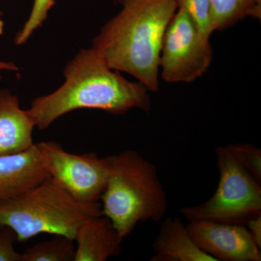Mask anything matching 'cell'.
Wrapping results in <instances>:
<instances>
[{"label": "cell", "mask_w": 261, "mask_h": 261, "mask_svg": "<svg viewBox=\"0 0 261 261\" xmlns=\"http://www.w3.org/2000/svg\"><path fill=\"white\" fill-rule=\"evenodd\" d=\"M63 73L64 83L53 93L34 99L27 110L38 129H47L75 110H101L115 115L136 108L150 111V97L145 86L129 82L110 68L93 48L82 49Z\"/></svg>", "instance_id": "cell-1"}, {"label": "cell", "mask_w": 261, "mask_h": 261, "mask_svg": "<svg viewBox=\"0 0 261 261\" xmlns=\"http://www.w3.org/2000/svg\"><path fill=\"white\" fill-rule=\"evenodd\" d=\"M94 38L108 66L133 75L149 92L159 89L163 37L177 10L175 0H127Z\"/></svg>", "instance_id": "cell-2"}, {"label": "cell", "mask_w": 261, "mask_h": 261, "mask_svg": "<svg viewBox=\"0 0 261 261\" xmlns=\"http://www.w3.org/2000/svg\"><path fill=\"white\" fill-rule=\"evenodd\" d=\"M102 213L122 238L147 221H159L168 209L166 192L153 163L135 149L108 156Z\"/></svg>", "instance_id": "cell-3"}, {"label": "cell", "mask_w": 261, "mask_h": 261, "mask_svg": "<svg viewBox=\"0 0 261 261\" xmlns=\"http://www.w3.org/2000/svg\"><path fill=\"white\" fill-rule=\"evenodd\" d=\"M100 215V202L75 200L50 177L21 195L0 201V228H11L21 243L40 233L74 241L80 226Z\"/></svg>", "instance_id": "cell-4"}, {"label": "cell", "mask_w": 261, "mask_h": 261, "mask_svg": "<svg viewBox=\"0 0 261 261\" xmlns=\"http://www.w3.org/2000/svg\"><path fill=\"white\" fill-rule=\"evenodd\" d=\"M219 182L214 195L203 203L182 207L189 221L207 220L246 225L261 215V187L225 147L215 150Z\"/></svg>", "instance_id": "cell-5"}, {"label": "cell", "mask_w": 261, "mask_h": 261, "mask_svg": "<svg viewBox=\"0 0 261 261\" xmlns=\"http://www.w3.org/2000/svg\"><path fill=\"white\" fill-rule=\"evenodd\" d=\"M213 60L208 39L183 8H178L163 37L159 68L168 83H191L208 69Z\"/></svg>", "instance_id": "cell-6"}, {"label": "cell", "mask_w": 261, "mask_h": 261, "mask_svg": "<svg viewBox=\"0 0 261 261\" xmlns=\"http://www.w3.org/2000/svg\"><path fill=\"white\" fill-rule=\"evenodd\" d=\"M38 145L53 181L75 200L99 202L107 183L108 157H99L95 152L71 153L55 142Z\"/></svg>", "instance_id": "cell-7"}, {"label": "cell", "mask_w": 261, "mask_h": 261, "mask_svg": "<svg viewBox=\"0 0 261 261\" xmlns=\"http://www.w3.org/2000/svg\"><path fill=\"white\" fill-rule=\"evenodd\" d=\"M187 231L200 250L217 261H260V247L245 225L198 220Z\"/></svg>", "instance_id": "cell-8"}, {"label": "cell", "mask_w": 261, "mask_h": 261, "mask_svg": "<svg viewBox=\"0 0 261 261\" xmlns=\"http://www.w3.org/2000/svg\"><path fill=\"white\" fill-rule=\"evenodd\" d=\"M49 177L38 143L23 152L0 156V201L21 195Z\"/></svg>", "instance_id": "cell-9"}, {"label": "cell", "mask_w": 261, "mask_h": 261, "mask_svg": "<svg viewBox=\"0 0 261 261\" xmlns=\"http://www.w3.org/2000/svg\"><path fill=\"white\" fill-rule=\"evenodd\" d=\"M34 122L17 95L0 89V156L23 152L34 145Z\"/></svg>", "instance_id": "cell-10"}, {"label": "cell", "mask_w": 261, "mask_h": 261, "mask_svg": "<svg viewBox=\"0 0 261 261\" xmlns=\"http://www.w3.org/2000/svg\"><path fill=\"white\" fill-rule=\"evenodd\" d=\"M123 239L110 219L100 215L87 220L79 228L73 261H106L121 253Z\"/></svg>", "instance_id": "cell-11"}, {"label": "cell", "mask_w": 261, "mask_h": 261, "mask_svg": "<svg viewBox=\"0 0 261 261\" xmlns=\"http://www.w3.org/2000/svg\"><path fill=\"white\" fill-rule=\"evenodd\" d=\"M150 261H217L199 248L178 218H168L154 240Z\"/></svg>", "instance_id": "cell-12"}, {"label": "cell", "mask_w": 261, "mask_h": 261, "mask_svg": "<svg viewBox=\"0 0 261 261\" xmlns=\"http://www.w3.org/2000/svg\"><path fill=\"white\" fill-rule=\"evenodd\" d=\"M247 17L260 19L261 0H211L213 32L229 28Z\"/></svg>", "instance_id": "cell-13"}, {"label": "cell", "mask_w": 261, "mask_h": 261, "mask_svg": "<svg viewBox=\"0 0 261 261\" xmlns=\"http://www.w3.org/2000/svg\"><path fill=\"white\" fill-rule=\"evenodd\" d=\"M73 240L55 235V238L29 247L21 253V261H73Z\"/></svg>", "instance_id": "cell-14"}, {"label": "cell", "mask_w": 261, "mask_h": 261, "mask_svg": "<svg viewBox=\"0 0 261 261\" xmlns=\"http://www.w3.org/2000/svg\"><path fill=\"white\" fill-rule=\"evenodd\" d=\"M178 8H183L195 22L201 35L208 39L213 34L211 23V0H175Z\"/></svg>", "instance_id": "cell-15"}, {"label": "cell", "mask_w": 261, "mask_h": 261, "mask_svg": "<svg viewBox=\"0 0 261 261\" xmlns=\"http://www.w3.org/2000/svg\"><path fill=\"white\" fill-rule=\"evenodd\" d=\"M55 2L56 0H34L28 19L15 35L14 42L16 45H22L27 43L34 32L42 27L47 18L49 10L55 5Z\"/></svg>", "instance_id": "cell-16"}, {"label": "cell", "mask_w": 261, "mask_h": 261, "mask_svg": "<svg viewBox=\"0 0 261 261\" xmlns=\"http://www.w3.org/2000/svg\"><path fill=\"white\" fill-rule=\"evenodd\" d=\"M226 148L252 177L261 183V150L251 144H230Z\"/></svg>", "instance_id": "cell-17"}, {"label": "cell", "mask_w": 261, "mask_h": 261, "mask_svg": "<svg viewBox=\"0 0 261 261\" xmlns=\"http://www.w3.org/2000/svg\"><path fill=\"white\" fill-rule=\"evenodd\" d=\"M16 234L11 228H0V261H21V253L15 247Z\"/></svg>", "instance_id": "cell-18"}, {"label": "cell", "mask_w": 261, "mask_h": 261, "mask_svg": "<svg viewBox=\"0 0 261 261\" xmlns=\"http://www.w3.org/2000/svg\"><path fill=\"white\" fill-rule=\"evenodd\" d=\"M252 239L257 246L261 247V215L250 219L246 224Z\"/></svg>", "instance_id": "cell-19"}, {"label": "cell", "mask_w": 261, "mask_h": 261, "mask_svg": "<svg viewBox=\"0 0 261 261\" xmlns=\"http://www.w3.org/2000/svg\"><path fill=\"white\" fill-rule=\"evenodd\" d=\"M5 70L16 71V70H18V67L15 63H11V62L0 61V82H1L2 79H3L2 73L3 71H5Z\"/></svg>", "instance_id": "cell-20"}, {"label": "cell", "mask_w": 261, "mask_h": 261, "mask_svg": "<svg viewBox=\"0 0 261 261\" xmlns=\"http://www.w3.org/2000/svg\"><path fill=\"white\" fill-rule=\"evenodd\" d=\"M5 23L3 19V13L0 12V35H3L4 32Z\"/></svg>", "instance_id": "cell-21"}, {"label": "cell", "mask_w": 261, "mask_h": 261, "mask_svg": "<svg viewBox=\"0 0 261 261\" xmlns=\"http://www.w3.org/2000/svg\"><path fill=\"white\" fill-rule=\"evenodd\" d=\"M127 0H118V3H120L121 5H123V3H125V2H126Z\"/></svg>", "instance_id": "cell-22"}]
</instances>
